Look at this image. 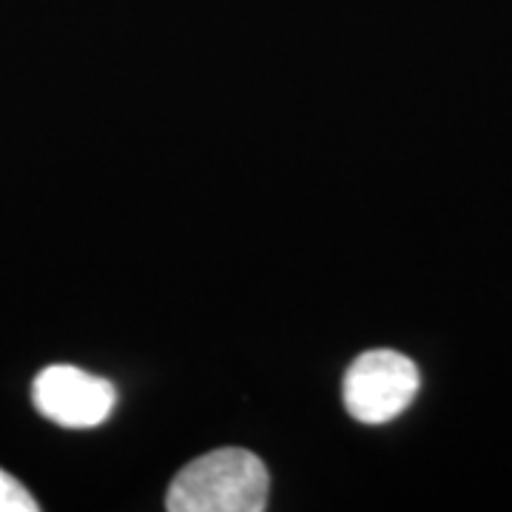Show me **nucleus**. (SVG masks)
Here are the masks:
<instances>
[{
	"label": "nucleus",
	"mask_w": 512,
	"mask_h": 512,
	"mask_svg": "<svg viewBox=\"0 0 512 512\" xmlns=\"http://www.w3.org/2000/svg\"><path fill=\"white\" fill-rule=\"evenodd\" d=\"M268 484L262 458L225 447L183 467L168 487L165 507L171 512H262L268 507Z\"/></svg>",
	"instance_id": "1"
},
{
	"label": "nucleus",
	"mask_w": 512,
	"mask_h": 512,
	"mask_svg": "<svg viewBox=\"0 0 512 512\" xmlns=\"http://www.w3.org/2000/svg\"><path fill=\"white\" fill-rule=\"evenodd\" d=\"M419 367L396 350H370L345 373V407L362 424H387L402 416L419 393Z\"/></svg>",
	"instance_id": "2"
},
{
	"label": "nucleus",
	"mask_w": 512,
	"mask_h": 512,
	"mask_svg": "<svg viewBox=\"0 0 512 512\" xmlns=\"http://www.w3.org/2000/svg\"><path fill=\"white\" fill-rule=\"evenodd\" d=\"M32 402L40 416L66 430H92L109 421L117 407V390L80 367L52 365L32 384Z\"/></svg>",
	"instance_id": "3"
},
{
	"label": "nucleus",
	"mask_w": 512,
	"mask_h": 512,
	"mask_svg": "<svg viewBox=\"0 0 512 512\" xmlns=\"http://www.w3.org/2000/svg\"><path fill=\"white\" fill-rule=\"evenodd\" d=\"M40 504L18 478L0 470V512H37Z\"/></svg>",
	"instance_id": "4"
}]
</instances>
